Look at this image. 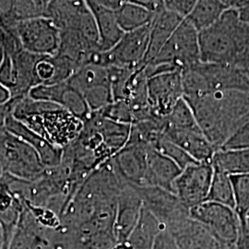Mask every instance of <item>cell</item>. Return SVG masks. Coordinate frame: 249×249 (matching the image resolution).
Wrapping results in <instances>:
<instances>
[{"label": "cell", "mask_w": 249, "mask_h": 249, "mask_svg": "<svg viewBox=\"0 0 249 249\" xmlns=\"http://www.w3.org/2000/svg\"><path fill=\"white\" fill-rule=\"evenodd\" d=\"M115 14L117 23L124 34L151 24L154 16V13L136 4L134 1H124Z\"/></svg>", "instance_id": "27"}, {"label": "cell", "mask_w": 249, "mask_h": 249, "mask_svg": "<svg viewBox=\"0 0 249 249\" xmlns=\"http://www.w3.org/2000/svg\"><path fill=\"white\" fill-rule=\"evenodd\" d=\"M196 1L193 0H166L163 1L164 8L171 12L177 14L182 18H187L193 10Z\"/></svg>", "instance_id": "38"}, {"label": "cell", "mask_w": 249, "mask_h": 249, "mask_svg": "<svg viewBox=\"0 0 249 249\" xmlns=\"http://www.w3.org/2000/svg\"><path fill=\"white\" fill-rule=\"evenodd\" d=\"M207 140L219 151L249 118V93L223 90L185 98Z\"/></svg>", "instance_id": "1"}, {"label": "cell", "mask_w": 249, "mask_h": 249, "mask_svg": "<svg viewBox=\"0 0 249 249\" xmlns=\"http://www.w3.org/2000/svg\"><path fill=\"white\" fill-rule=\"evenodd\" d=\"M198 62V32L183 19L155 58L145 66L147 75L151 78L165 72L182 71Z\"/></svg>", "instance_id": "6"}, {"label": "cell", "mask_w": 249, "mask_h": 249, "mask_svg": "<svg viewBox=\"0 0 249 249\" xmlns=\"http://www.w3.org/2000/svg\"><path fill=\"white\" fill-rule=\"evenodd\" d=\"M3 244H4L3 231H2V228H1V226H0V249H3Z\"/></svg>", "instance_id": "45"}, {"label": "cell", "mask_w": 249, "mask_h": 249, "mask_svg": "<svg viewBox=\"0 0 249 249\" xmlns=\"http://www.w3.org/2000/svg\"><path fill=\"white\" fill-rule=\"evenodd\" d=\"M103 117L119 124H131L133 117L131 111L124 100L114 101L107 107L98 111Z\"/></svg>", "instance_id": "35"}, {"label": "cell", "mask_w": 249, "mask_h": 249, "mask_svg": "<svg viewBox=\"0 0 249 249\" xmlns=\"http://www.w3.org/2000/svg\"><path fill=\"white\" fill-rule=\"evenodd\" d=\"M93 14L99 35V51L111 50L121 40L124 32L118 25L115 12L105 9L97 1H86Z\"/></svg>", "instance_id": "23"}, {"label": "cell", "mask_w": 249, "mask_h": 249, "mask_svg": "<svg viewBox=\"0 0 249 249\" xmlns=\"http://www.w3.org/2000/svg\"><path fill=\"white\" fill-rule=\"evenodd\" d=\"M67 82L82 95L92 87L109 83L107 69L93 64L86 65L75 72Z\"/></svg>", "instance_id": "28"}, {"label": "cell", "mask_w": 249, "mask_h": 249, "mask_svg": "<svg viewBox=\"0 0 249 249\" xmlns=\"http://www.w3.org/2000/svg\"><path fill=\"white\" fill-rule=\"evenodd\" d=\"M4 125L9 133L23 141L36 150L45 168H52L60 164L62 160V149L56 148L46 142L44 138L31 130L11 114L7 116Z\"/></svg>", "instance_id": "17"}, {"label": "cell", "mask_w": 249, "mask_h": 249, "mask_svg": "<svg viewBox=\"0 0 249 249\" xmlns=\"http://www.w3.org/2000/svg\"><path fill=\"white\" fill-rule=\"evenodd\" d=\"M230 177L234 194V211L240 221H244L249 213V174Z\"/></svg>", "instance_id": "32"}, {"label": "cell", "mask_w": 249, "mask_h": 249, "mask_svg": "<svg viewBox=\"0 0 249 249\" xmlns=\"http://www.w3.org/2000/svg\"><path fill=\"white\" fill-rule=\"evenodd\" d=\"M238 69H240L249 79V45L244 50V52L241 53L239 58L234 64Z\"/></svg>", "instance_id": "41"}, {"label": "cell", "mask_w": 249, "mask_h": 249, "mask_svg": "<svg viewBox=\"0 0 249 249\" xmlns=\"http://www.w3.org/2000/svg\"><path fill=\"white\" fill-rule=\"evenodd\" d=\"M22 48L37 55H55L60 43V30L48 18L28 19L15 27Z\"/></svg>", "instance_id": "10"}, {"label": "cell", "mask_w": 249, "mask_h": 249, "mask_svg": "<svg viewBox=\"0 0 249 249\" xmlns=\"http://www.w3.org/2000/svg\"><path fill=\"white\" fill-rule=\"evenodd\" d=\"M150 25L125 33L111 50L94 53L91 64L104 68L120 67L131 70L142 67L149 46Z\"/></svg>", "instance_id": "7"}, {"label": "cell", "mask_w": 249, "mask_h": 249, "mask_svg": "<svg viewBox=\"0 0 249 249\" xmlns=\"http://www.w3.org/2000/svg\"><path fill=\"white\" fill-rule=\"evenodd\" d=\"M183 19L165 9L164 5L154 13L150 25L149 46L143 63L144 66L155 58Z\"/></svg>", "instance_id": "20"}, {"label": "cell", "mask_w": 249, "mask_h": 249, "mask_svg": "<svg viewBox=\"0 0 249 249\" xmlns=\"http://www.w3.org/2000/svg\"><path fill=\"white\" fill-rule=\"evenodd\" d=\"M143 203L133 186L126 185L117 197L114 236L116 242L126 241L137 226Z\"/></svg>", "instance_id": "16"}, {"label": "cell", "mask_w": 249, "mask_h": 249, "mask_svg": "<svg viewBox=\"0 0 249 249\" xmlns=\"http://www.w3.org/2000/svg\"><path fill=\"white\" fill-rule=\"evenodd\" d=\"M162 119L165 128L184 129L198 127L193 111L185 98L181 99L169 114Z\"/></svg>", "instance_id": "31"}, {"label": "cell", "mask_w": 249, "mask_h": 249, "mask_svg": "<svg viewBox=\"0 0 249 249\" xmlns=\"http://www.w3.org/2000/svg\"><path fill=\"white\" fill-rule=\"evenodd\" d=\"M249 149V118L231 135L220 150Z\"/></svg>", "instance_id": "37"}, {"label": "cell", "mask_w": 249, "mask_h": 249, "mask_svg": "<svg viewBox=\"0 0 249 249\" xmlns=\"http://www.w3.org/2000/svg\"><path fill=\"white\" fill-rule=\"evenodd\" d=\"M149 148L139 144H126L112 158L116 172L127 185L134 187L146 186Z\"/></svg>", "instance_id": "15"}, {"label": "cell", "mask_w": 249, "mask_h": 249, "mask_svg": "<svg viewBox=\"0 0 249 249\" xmlns=\"http://www.w3.org/2000/svg\"><path fill=\"white\" fill-rule=\"evenodd\" d=\"M184 98H194L223 90L249 93L248 76L231 64L198 62L181 71Z\"/></svg>", "instance_id": "4"}, {"label": "cell", "mask_w": 249, "mask_h": 249, "mask_svg": "<svg viewBox=\"0 0 249 249\" xmlns=\"http://www.w3.org/2000/svg\"><path fill=\"white\" fill-rule=\"evenodd\" d=\"M235 249V248H234V247H233V248H231V249Z\"/></svg>", "instance_id": "46"}, {"label": "cell", "mask_w": 249, "mask_h": 249, "mask_svg": "<svg viewBox=\"0 0 249 249\" xmlns=\"http://www.w3.org/2000/svg\"><path fill=\"white\" fill-rule=\"evenodd\" d=\"M28 211L34 216L36 222L42 227L48 230L55 231L62 227V223L60 217L53 213L52 210L46 207H38L33 205L27 204L23 202Z\"/></svg>", "instance_id": "36"}, {"label": "cell", "mask_w": 249, "mask_h": 249, "mask_svg": "<svg viewBox=\"0 0 249 249\" xmlns=\"http://www.w3.org/2000/svg\"><path fill=\"white\" fill-rule=\"evenodd\" d=\"M97 3L102 7H104L105 9L116 12L120 9V7L124 3V1H121V0H97Z\"/></svg>", "instance_id": "42"}, {"label": "cell", "mask_w": 249, "mask_h": 249, "mask_svg": "<svg viewBox=\"0 0 249 249\" xmlns=\"http://www.w3.org/2000/svg\"><path fill=\"white\" fill-rule=\"evenodd\" d=\"M231 9H233L238 14L242 21L249 24V0L248 1H230Z\"/></svg>", "instance_id": "40"}, {"label": "cell", "mask_w": 249, "mask_h": 249, "mask_svg": "<svg viewBox=\"0 0 249 249\" xmlns=\"http://www.w3.org/2000/svg\"><path fill=\"white\" fill-rule=\"evenodd\" d=\"M213 168V176L206 201L224 205L234 209V194L231 177L214 166Z\"/></svg>", "instance_id": "29"}, {"label": "cell", "mask_w": 249, "mask_h": 249, "mask_svg": "<svg viewBox=\"0 0 249 249\" xmlns=\"http://www.w3.org/2000/svg\"><path fill=\"white\" fill-rule=\"evenodd\" d=\"M10 98H12L10 90L0 84V106L6 105L10 101Z\"/></svg>", "instance_id": "43"}, {"label": "cell", "mask_w": 249, "mask_h": 249, "mask_svg": "<svg viewBox=\"0 0 249 249\" xmlns=\"http://www.w3.org/2000/svg\"><path fill=\"white\" fill-rule=\"evenodd\" d=\"M112 249H134L132 246L128 241H122V242H116L113 246Z\"/></svg>", "instance_id": "44"}, {"label": "cell", "mask_w": 249, "mask_h": 249, "mask_svg": "<svg viewBox=\"0 0 249 249\" xmlns=\"http://www.w3.org/2000/svg\"><path fill=\"white\" fill-rule=\"evenodd\" d=\"M88 9L86 1H49L47 18L52 19L60 31L78 32Z\"/></svg>", "instance_id": "22"}, {"label": "cell", "mask_w": 249, "mask_h": 249, "mask_svg": "<svg viewBox=\"0 0 249 249\" xmlns=\"http://www.w3.org/2000/svg\"><path fill=\"white\" fill-rule=\"evenodd\" d=\"M131 124H119L93 112L75 140L94 159L97 167L114 158L128 142Z\"/></svg>", "instance_id": "5"}, {"label": "cell", "mask_w": 249, "mask_h": 249, "mask_svg": "<svg viewBox=\"0 0 249 249\" xmlns=\"http://www.w3.org/2000/svg\"><path fill=\"white\" fill-rule=\"evenodd\" d=\"M214 167L229 176L249 175V149L219 150L213 159Z\"/></svg>", "instance_id": "26"}, {"label": "cell", "mask_w": 249, "mask_h": 249, "mask_svg": "<svg viewBox=\"0 0 249 249\" xmlns=\"http://www.w3.org/2000/svg\"><path fill=\"white\" fill-rule=\"evenodd\" d=\"M147 88L149 106L155 117H165L184 98L181 71L166 72L148 78Z\"/></svg>", "instance_id": "13"}, {"label": "cell", "mask_w": 249, "mask_h": 249, "mask_svg": "<svg viewBox=\"0 0 249 249\" xmlns=\"http://www.w3.org/2000/svg\"><path fill=\"white\" fill-rule=\"evenodd\" d=\"M11 115L54 147L64 149L83 128V121L63 107L29 96L14 99Z\"/></svg>", "instance_id": "2"}, {"label": "cell", "mask_w": 249, "mask_h": 249, "mask_svg": "<svg viewBox=\"0 0 249 249\" xmlns=\"http://www.w3.org/2000/svg\"><path fill=\"white\" fill-rule=\"evenodd\" d=\"M189 217L203 224L227 249L235 246L239 235L240 219L234 209L205 201L191 208Z\"/></svg>", "instance_id": "8"}, {"label": "cell", "mask_w": 249, "mask_h": 249, "mask_svg": "<svg viewBox=\"0 0 249 249\" xmlns=\"http://www.w3.org/2000/svg\"><path fill=\"white\" fill-rule=\"evenodd\" d=\"M156 151H159L170 160L177 163L181 170L185 169L188 165L197 162L192 157H190L186 151L182 150L178 145L170 142L168 139L164 137V135L160 138L159 142L156 143L154 148Z\"/></svg>", "instance_id": "33"}, {"label": "cell", "mask_w": 249, "mask_h": 249, "mask_svg": "<svg viewBox=\"0 0 249 249\" xmlns=\"http://www.w3.org/2000/svg\"><path fill=\"white\" fill-rule=\"evenodd\" d=\"M2 148L4 173L27 181H34L44 173L45 167L36 150L8 131Z\"/></svg>", "instance_id": "9"}, {"label": "cell", "mask_w": 249, "mask_h": 249, "mask_svg": "<svg viewBox=\"0 0 249 249\" xmlns=\"http://www.w3.org/2000/svg\"><path fill=\"white\" fill-rule=\"evenodd\" d=\"M97 51L98 48L80 33L71 30L60 31V43L56 54L70 59L79 69L90 64L92 55Z\"/></svg>", "instance_id": "24"}, {"label": "cell", "mask_w": 249, "mask_h": 249, "mask_svg": "<svg viewBox=\"0 0 249 249\" xmlns=\"http://www.w3.org/2000/svg\"><path fill=\"white\" fill-rule=\"evenodd\" d=\"M134 187L142 200L143 207L165 229H171L189 218V210L173 192L160 187Z\"/></svg>", "instance_id": "12"}, {"label": "cell", "mask_w": 249, "mask_h": 249, "mask_svg": "<svg viewBox=\"0 0 249 249\" xmlns=\"http://www.w3.org/2000/svg\"><path fill=\"white\" fill-rule=\"evenodd\" d=\"M148 170L145 187H160L174 193L173 186L182 170L169 158L153 148L147 154Z\"/></svg>", "instance_id": "21"}, {"label": "cell", "mask_w": 249, "mask_h": 249, "mask_svg": "<svg viewBox=\"0 0 249 249\" xmlns=\"http://www.w3.org/2000/svg\"><path fill=\"white\" fill-rule=\"evenodd\" d=\"M82 97L85 100L91 113L98 112L114 102L110 83L101 84L86 90Z\"/></svg>", "instance_id": "34"}, {"label": "cell", "mask_w": 249, "mask_h": 249, "mask_svg": "<svg viewBox=\"0 0 249 249\" xmlns=\"http://www.w3.org/2000/svg\"><path fill=\"white\" fill-rule=\"evenodd\" d=\"M28 96L37 101L56 104L83 122L91 112L82 95L66 81L53 85H39L30 90Z\"/></svg>", "instance_id": "14"}, {"label": "cell", "mask_w": 249, "mask_h": 249, "mask_svg": "<svg viewBox=\"0 0 249 249\" xmlns=\"http://www.w3.org/2000/svg\"><path fill=\"white\" fill-rule=\"evenodd\" d=\"M49 1H16L12 2L11 18L17 25L18 22L33 18H47Z\"/></svg>", "instance_id": "30"}, {"label": "cell", "mask_w": 249, "mask_h": 249, "mask_svg": "<svg viewBox=\"0 0 249 249\" xmlns=\"http://www.w3.org/2000/svg\"><path fill=\"white\" fill-rule=\"evenodd\" d=\"M152 249H179L171 232L164 227L157 234Z\"/></svg>", "instance_id": "39"}, {"label": "cell", "mask_w": 249, "mask_h": 249, "mask_svg": "<svg viewBox=\"0 0 249 249\" xmlns=\"http://www.w3.org/2000/svg\"><path fill=\"white\" fill-rule=\"evenodd\" d=\"M214 168L213 162H195L182 170L174 183V194L188 210L207 200Z\"/></svg>", "instance_id": "11"}, {"label": "cell", "mask_w": 249, "mask_h": 249, "mask_svg": "<svg viewBox=\"0 0 249 249\" xmlns=\"http://www.w3.org/2000/svg\"><path fill=\"white\" fill-rule=\"evenodd\" d=\"M229 9H231V4L226 0L196 1L194 9L185 19L199 33L212 26Z\"/></svg>", "instance_id": "25"}, {"label": "cell", "mask_w": 249, "mask_h": 249, "mask_svg": "<svg viewBox=\"0 0 249 249\" xmlns=\"http://www.w3.org/2000/svg\"><path fill=\"white\" fill-rule=\"evenodd\" d=\"M167 230L179 249H228L203 224L190 217Z\"/></svg>", "instance_id": "18"}, {"label": "cell", "mask_w": 249, "mask_h": 249, "mask_svg": "<svg viewBox=\"0 0 249 249\" xmlns=\"http://www.w3.org/2000/svg\"><path fill=\"white\" fill-rule=\"evenodd\" d=\"M163 135L197 162H212L217 151L199 127L184 129L166 127Z\"/></svg>", "instance_id": "19"}, {"label": "cell", "mask_w": 249, "mask_h": 249, "mask_svg": "<svg viewBox=\"0 0 249 249\" xmlns=\"http://www.w3.org/2000/svg\"></svg>", "instance_id": "47"}, {"label": "cell", "mask_w": 249, "mask_h": 249, "mask_svg": "<svg viewBox=\"0 0 249 249\" xmlns=\"http://www.w3.org/2000/svg\"><path fill=\"white\" fill-rule=\"evenodd\" d=\"M200 62L234 65L249 45V24L233 9L198 33Z\"/></svg>", "instance_id": "3"}]
</instances>
